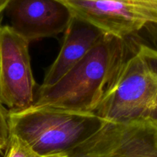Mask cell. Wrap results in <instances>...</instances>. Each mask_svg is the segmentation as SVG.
<instances>
[{"label": "cell", "mask_w": 157, "mask_h": 157, "mask_svg": "<svg viewBox=\"0 0 157 157\" xmlns=\"http://www.w3.org/2000/svg\"><path fill=\"white\" fill-rule=\"evenodd\" d=\"M141 1L144 2L152 9L157 17V0H141Z\"/></svg>", "instance_id": "8fae6325"}, {"label": "cell", "mask_w": 157, "mask_h": 157, "mask_svg": "<svg viewBox=\"0 0 157 157\" xmlns=\"http://www.w3.org/2000/svg\"><path fill=\"white\" fill-rule=\"evenodd\" d=\"M95 113L113 124L157 126V49L140 44L124 63Z\"/></svg>", "instance_id": "3957f363"}, {"label": "cell", "mask_w": 157, "mask_h": 157, "mask_svg": "<svg viewBox=\"0 0 157 157\" xmlns=\"http://www.w3.org/2000/svg\"><path fill=\"white\" fill-rule=\"evenodd\" d=\"M58 1H59V2H63V1H66V0H58Z\"/></svg>", "instance_id": "9a60e30c"}, {"label": "cell", "mask_w": 157, "mask_h": 157, "mask_svg": "<svg viewBox=\"0 0 157 157\" xmlns=\"http://www.w3.org/2000/svg\"><path fill=\"white\" fill-rule=\"evenodd\" d=\"M124 38L105 33L87 55L50 87H40L34 104L95 113L127 60Z\"/></svg>", "instance_id": "6da1fadb"}, {"label": "cell", "mask_w": 157, "mask_h": 157, "mask_svg": "<svg viewBox=\"0 0 157 157\" xmlns=\"http://www.w3.org/2000/svg\"><path fill=\"white\" fill-rule=\"evenodd\" d=\"M106 122L93 113L34 104L9 114L10 135L24 140L41 156L68 154Z\"/></svg>", "instance_id": "7a4b0ae2"}, {"label": "cell", "mask_w": 157, "mask_h": 157, "mask_svg": "<svg viewBox=\"0 0 157 157\" xmlns=\"http://www.w3.org/2000/svg\"><path fill=\"white\" fill-rule=\"evenodd\" d=\"M10 2L11 0H0V15H1L3 11L7 9Z\"/></svg>", "instance_id": "7c38bea8"}, {"label": "cell", "mask_w": 157, "mask_h": 157, "mask_svg": "<svg viewBox=\"0 0 157 157\" xmlns=\"http://www.w3.org/2000/svg\"><path fill=\"white\" fill-rule=\"evenodd\" d=\"M64 33L59 53L46 72L40 87H50L58 82L87 55L105 34L93 25L73 16Z\"/></svg>", "instance_id": "ba28073f"}, {"label": "cell", "mask_w": 157, "mask_h": 157, "mask_svg": "<svg viewBox=\"0 0 157 157\" xmlns=\"http://www.w3.org/2000/svg\"><path fill=\"white\" fill-rule=\"evenodd\" d=\"M9 110L0 102V147L3 150L6 149L10 138V129L9 123Z\"/></svg>", "instance_id": "30bf717a"}, {"label": "cell", "mask_w": 157, "mask_h": 157, "mask_svg": "<svg viewBox=\"0 0 157 157\" xmlns=\"http://www.w3.org/2000/svg\"><path fill=\"white\" fill-rule=\"evenodd\" d=\"M46 157H49V156H46Z\"/></svg>", "instance_id": "e0dca14e"}, {"label": "cell", "mask_w": 157, "mask_h": 157, "mask_svg": "<svg viewBox=\"0 0 157 157\" xmlns=\"http://www.w3.org/2000/svg\"><path fill=\"white\" fill-rule=\"evenodd\" d=\"M72 16L87 21L104 33L121 38L149 24L157 25V17L141 0H66Z\"/></svg>", "instance_id": "8992f818"}, {"label": "cell", "mask_w": 157, "mask_h": 157, "mask_svg": "<svg viewBox=\"0 0 157 157\" xmlns=\"http://www.w3.org/2000/svg\"><path fill=\"white\" fill-rule=\"evenodd\" d=\"M1 153H2V152H0V156H1Z\"/></svg>", "instance_id": "2e32d148"}, {"label": "cell", "mask_w": 157, "mask_h": 157, "mask_svg": "<svg viewBox=\"0 0 157 157\" xmlns=\"http://www.w3.org/2000/svg\"><path fill=\"white\" fill-rule=\"evenodd\" d=\"M49 157H69L67 154H58L53 155V156H49Z\"/></svg>", "instance_id": "4fadbf2b"}, {"label": "cell", "mask_w": 157, "mask_h": 157, "mask_svg": "<svg viewBox=\"0 0 157 157\" xmlns=\"http://www.w3.org/2000/svg\"><path fill=\"white\" fill-rule=\"evenodd\" d=\"M29 44L10 25H0V102L9 111L24 110L35 102Z\"/></svg>", "instance_id": "277c9868"}, {"label": "cell", "mask_w": 157, "mask_h": 157, "mask_svg": "<svg viewBox=\"0 0 157 157\" xmlns=\"http://www.w3.org/2000/svg\"><path fill=\"white\" fill-rule=\"evenodd\" d=\"M69 157H157V126L147 122H106Z\"/></svg>", "instance_id": "5b68a950"}, {"label": "cell", "mask_w": 157, "mask_h": 157, "mask_svg": "<svg viewBox=\"0 0 157 157\" xmlns=\"http://www.w3.org/2000/svg\"><path fill=\"white\" fill-rule=\"evenodd\" d=\"M0 157H46L35 153L24 140L10 135L6 149L1 153Z\"/></svg>", "instance_id": "9c48e42d"}, {"label": "cell", "mask_w": 157, "mask_h": 157, "mask_svg": "<svg viewBox=\"0 0 157 157\" xmlns=\"http://www.w3.org/2000/svg\"><path fill=\"white\" fill-rule=\"evenodd\" d=\"M11 27L30 42L64 32L72 15L58 0H11Z\"/></svg>", "instance_id": "52a82bcc"}, {"label": "cell", "mask_w": 157, "mask_h": 157, "mask_svg": "<svg viewBox=\"0 0 157 157\" xmlns=\"http://www.w3.org/2000/svg\"><path fill=\"white\" fill-rule=\"evenodd\" d=\"M2 151H3V150H2V147H0V152H2Z\"/></svg>", "instance_id": "5bb4252c"}]
</instances>
